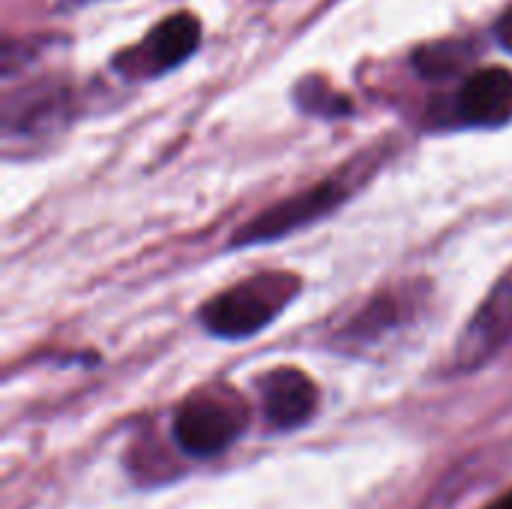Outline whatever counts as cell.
Returning <instances> with one entry per match:
<instances>
[{"label": "cell", "instance_id": "cell-6", "mask_svg": "<svg viewBox=\"0 0 512 509\" xmlns=\"http://www.w3.org/2000/svg\"><path fill=\"white\" fill-rule=\"evenodd\" d=\"M201 45V21L192 12H174L162 18L141 45H135L126 57L123 66L132 75L153 78L162 72H171L183 66Z\"/></svg>", "mask_w": 512, "mask_h": 509}, {"label": "cell", "instance_id": "cell-1", "mask_svg": "<svg viewBox=\"0 0 512 509\" xmlns=\"http://www.w3.org/2000/svg\"><path fill=\"white\" fill-rule=\"evenodd\" d=\"M297 291H300V279L294 273L285 270L255 273L231 285L228 291L210 297L201 306L198 318L204 330L219 339H249L264 327H270L282 315V309L297 297Z\"/></svg>", "mask_w": 512, "mask_h": 509}, {"label": "cell", "instance_id": "cell-4", "mask_svg": "<svg viewBox=\"0 0 512 509\" xmlns=\"http://www.w3.org/2000/svg\"><path fill=\"white\" fill-rule=\"evenodd\" d=\"M512 342V270L495 282L480 309L465 324L456 348L453 369L468 375L489 366Z\"/></svg>", "mask_w": 512, "mask_h": 509}, {"label": "cell", "instance_id": "cell-9", "mask_svg": "<svg viewBox=\"0 0 512 509\" xmlns=\"http://www.w3.org/2000/svg\"><path fill=\"white\" fill-rule=\"evenodd\" d=\"M411 312H414V291H393V288L381 291L375 300H369V306H363L357 312V318L348 321V327L339 333V339L351 342L357 348L375 345L387 333L399 330Z\"/></svg>", "mask_w": 512, "mask_h": 509}, {"label": "cell", "instance_id": "cell-5", "mask_svg": "<svg viewBox=\"0 0 512 509\" xmlns=\"http://www.w3.org/2000/svg\"><path fill=\"white\" fill-rule=\"evenodd\" d=\"M72 99L57 84L27 87L21 93H9L3 102V138L6 144H39L51 141L69 123Z\"/></svg>", "mask_w": 512, "mask_h": 509}, {"label": "cell", "instance_id": "cell-10", "mask_svg": "<svg viewBox=\"0 0 512 509\" xmlns=\"http://www.w3.org/2000/svg\"><path fill=\"white\" fill-rule=\"evenodd\" d=\"M465 57H468V54L459 51V48H453V45H432V48H423V51L414 57V63H417V69H420L423 75H429V78H444L447 72L459 69Z\"/></svg>", "mask_w": 512, "mask_h": 509}, {"label": "cell", "instance_id": "cell-3", "mask_svg": "<svg viewBox=\"0 0 512 509\" xmlns=\"http://www.w3.org/2000/svg\"><path fill=\"white\" fill-rule=\"evenodd\" d=\"M246 429V408L231 393L204 390L189 396L177 414L171 435L177 447L195 459H213L225 453Z\"/></svg>", "mask_w": 512, "mask_h": 509}, {"label": "cell", "instance_id": "cell-11", "mask_svg": "<svg viewBox=\"0 0 512 509\" xmlns=\"http://www.w3.org/2000/svg\"><path fill=\"white\" fill-rule=\"evenodd\" d=\"M498 42H501L507 51H512V9H507L504 18L498 21Z\"/></svg>", "mask_w": 512, "mask_h": 509}, {"label": "cell", "instance_id": "cell-2", "mask_svg": "<svg viewBox=\"0 0 512 509\" xmlns=\"http://www.w3.org/2000/svg\"><path fill=\"white\" fill-rule=\"evenodd\" d=\"M357 189V171H339L273 207H267L264 213H258L252 222H246L237 234H234V246H258V243H273L282 240L288 234H297L315 222H321L324 216H330L333 210H339L351 192Z\"/></svg>", "mask_w": 512, "mask_h": 509}, {"label": "cell", "instance_id": "cell-7", "mask_svg": "<svg viewBox=\"0 0 512 509\" xmlns=\"http://www.w3.org/2000/svg\"><path fill=\"white\" fill-rule=\"evenodd\" d=\"M456 117L465 126L498 129L512 123V72L486 66L468 75L456 93Z\"/></svg>", "mask_w": 512, "mask_h": 509}, {"label": "cell", "instance_id": "cell-12", "mask_svg": "<svg viewBox=\"0 0 512 509\" xmlns=\"http://www.w3.org/2000/svg\"><path fill=\"white\" fill-rule=\"evenodd\" d=\"M489 509H512V492H510V495H507V498L495 501V504H492V507H489Z\"/></svg>", "mask_w": 512, "mask_h": 509}, {"label": "cell", "instance_id": "cell-8", "mask_svg": "<svg viewBox=\"0 0 512 509\" xmlns=\"http://www.w3.org/2000/svg\"><path fill=\"white\" fill-rule=\"evenodd\" d=\"M261 405L273 429H297L318 408V387L300 369L282 366L261 378Z\"/></svg>", "mask_w": 512, "mask_h": 509}]
</instances>
